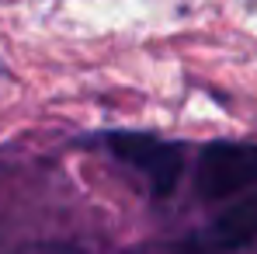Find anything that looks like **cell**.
I'll return each instance as SVG.
<instances>
[{
    "mask_svg": "<svg viewBox=\"0 0 257 254\" xmlns=\"http://www.w3.org/2000/svg\"><path fill=\"white\" fill-rule=\"evenodd\" d=\"M108 150L115 160H122L128 171H136L143 178V185L150 188V195L167 199L174 195L181 171H184V146L150 136V132H108Z\"/></svg>",
    "mask_w": 257,
    "mask_h": 254,
    "instance_id": "obj_1",
    "label": "cell"
},
{
    "mask_svg": "<svg viewBox=\"0 0 257 254\" xmlns=\"http://www.w3.org/2000/svg\"><path fill=\"white\" fill-rule=\"evenodd\" d=\"M257 188V143H209L195 164V192L222 202Z\"/></svg>",
    "mask_w": 257,
    "mask_h": 254,
    "instance_id": "obj_2",
    "label": "cell"
},
{
    "mask_svg": "<svg viewBox=\"0 0 257 254\" xmlns=\"http://www.w3.org/2000/svg\"><path fill=\"white\" fill-rule=\"evenodd\" d=\"M254 240H257V192L240 199L236 206H229L222 216H215L202 233H195L181 247V254H236L243 247H250Z\"/></svg>",
    "mask_w": 257,
    "mask_h": 254,
    "instance_id": "obj_3",
    "label": "cell"
}]
</instances>
